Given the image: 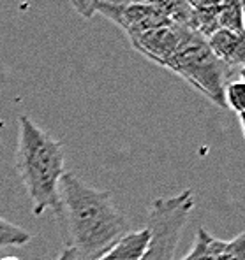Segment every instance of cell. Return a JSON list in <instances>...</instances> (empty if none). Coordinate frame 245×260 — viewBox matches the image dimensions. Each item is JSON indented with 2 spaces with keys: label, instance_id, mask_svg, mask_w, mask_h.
<instances>
[{
  "label": "cell",
  "instance_id": "19",
  "mask_svg": "<svg viewBox=\"0 0 245 260\" xmlns=\"http://www.w3.org/2000/svg\"><path fill=\"white\" fill-rule=\"evenodd\" d=\"M236 74H238V76H240V78H242V81L245 83V67H242V69H240V71H238V72H236Z\"/></svg>",
  "mask_w": 245,
  "mask_h": 260
},
{
  "label": "cell",
  "instance_id": "6",
  "mask_svg": "<svg viewBox=\"0 0 245 260\" xmlns=\"http://www.w3.org/2000/svg\"><path fill=\"white\" fill-rule=\"evenodd\" d=\"M223 0H177L170 20L208 39L219 30V13Z\"/></svg>",
  "mask_w": 245,
  "mask_h": 260
},
{
  "label": "cell",
  "instance_id": "5",
  "mask_svg": "<svg viewBox=\"0 0 245 260\" xmlns=\"http://www.w3.org/2000/svg\"><path fill=\"white\" fill-rule=\"evenodd\" d=\"M97 13L115 23L124 34H127L129 41L170 21L164 11L150 6H115V4L99 2Z\"/></svg>",
  "mask_w": 245,
  "mask_h": 260
},
{
  "label": "cell",
  "instance_id": "15",
  "mask_svg": "<svg viewBox=\"0 0 245 260\" xmlns=\"http://www.w3.org/2000/svg\"><path fill=\"white\" fill-rule=\"evenodd\" d=\"M223 260H245V232L231 241H226Z\"/></svg>",
  "mask_w": 245,
  "mask_h": 260
},
{
  "label": "cell",
  "instance_id": "14",
  "mask_svg": "<svg viewBox=\"0 0 245 260\" xmlns=\"http://www.w3.org/2000/svg\"><path fill=\"white\" fill-rule=\"evenodd\" d=\"M101 2L115 4V6H150L164 11L166 16L170 18V13L175 4H177V0H101Z\"/></svg>",
  "mask_w": 245,
  "mask_h": 260
},
{
  "label": "cell",
  "instance_id": "9",
  "mask_svg": "<svg viewBox=\"0 0 245 260\" xmlns=\"http://www.w3.org/2000/svg\"><path fill=\"white\" fill-rule=\"evenodd\" d=\"M148 243H150V231L147 227L140 231H129L97 260H141Z\"/></svg>",
  "mask_w": 245,
  "mask_h": 260
},
{
  "label": "cell",
  "instance_id": "13",
  "mask_svg": "<svg viewBox=\"0 0 245 260\" xmlns=\"http://www.w3.org/2000/svg\"><path fill=\"white\" fill-rule=\"evenodd\" d=\"M224 104L226 109L235 111L236 114L245 113V83L229 81L224 88Z\"/></svg>",
  "mask_w": 245,
  "mask_h": 260
},
{
  "label": "cell",
  "instance_id": "2",
  "mask_svg": "<svg viewBox=\"0 0 245 260\" xmlns=\"http://www.w3.org/2000/svg\"><path fill=\"white\" fill-rule=\"evenodd\" d=\"M18 127L16 167L32 202V213L43 216L53 209L60 216V179L67 173L62 143L29 116H20Z\"/></svg>",
  "mask_w": 245,
  "mask_h": 260
},
{
  "label": "cell",
  "instance_id": "8",
  "mask_svg": "<svg viewBox=\"0 0 245 260\" xmlns=\"http://www.w3.org/2000/svg\"><path fill=\"white\" fill-rule=\"evenodd\" d=\"M206 41L213 55L233 72H238L245 67V34L219 28Z\"/></svg>",
  "mask_w": 245,
  "mask_h": 260
},
{
  "label": "cell",
  "instance_id": "12",
  "mask_svg": "<svg viewBox=\"0 0 245 260\" xmlns=\"http://www.w3.org/2000/svg\"><path fill=\"white\" fill-rule=\"evenodd\" d=\"M30 241H32V234L29 231L0 216V250L9 246H25Z\"/></svg>",
  "mask_w": 245,
  "mask_h": 260
},
{
  "label": "cell",
  "instance_id": "7",
  "mask_svg": "<svg viewBox=\"0 0 245 260\" xmlns=\"http://www.w3.org/2000/svg\"><path fill=\"white\" fill-rule=\"evenodd\" d=\"M183 28L185 26L170 20L155 26V28L148 30V32L141 34V36L134 37V39H131V44L145 58L164 67L170 56L175 53V49H177L180 39H182Z\"/></svg>",
  "mask_w": 245,
  "mask_h": 260
},
{
  "label": "cell",
  "instance_id": "10",
  "mask_svg": "<svg viewBox=\"0 0 245 260\" xmlns=\"http://www.w3.org/2000/svg\"><path fill=\"white\" fill-rule=\"evenodd\" d=\"M226 241L213 238L206 229L200 227L190 251L180 260H223Z\"/></svg>",
  "mask_w": 245,
  "mask_h": 260
},
{
  "label": "cell",
  "instance_id": "20",
  "mask_svg": "<svg viewBox=\"0 0 245 260\" xmlns=\"http://www.w3.org/2000/svg\"><path fill=\"white\" fill-rule=\"evenodd\" d=\"M0 260H20V258H16V257H4V258H0Z\"/></svg>",
  "mask_w": 245,
  "mask_h": 260
},
{
  "label": "cell",
  "instance_id": "11",
  "mask_svg": "<svg viewBox=\"0 0 245 260\" xmlns=\"http://www.w3.org/2000/svg\"><path fill=\"white\" fill-rule=\"evenodd\" d=\"M219 28L231 30L236 34H245L243 9L240 0H223L219 13Z\"/></svg>",
  "mask_w": 245,
  "mask_h": 260
},
{
  "label": "cell",
  "instance_id": "1",
  "mask_svg": "<svg viewBox=\"0 0 245 260\" xmlns=\"http://www.w3.org/2000/svg\"><path fill=\"white\" fill-rule=\"evenodd\" d=\"M60 216L78 260H97L131 231L127 216L113 204L112 192L87 185L74 173L60 179Z\"/></svg>",
  "mask_w": 245,
  "mask_h": 260
},
{
  "label": "cell",
  "instance_id": "4",
  "mask_svg": "<svg viewBox=\"0 0 245 260\" xmlns=\"http://www.w3.org/2000/svg\"><path fill=\"white\" fill-rule=\"evenodd\" d=\"M194 209V192L183 190L173 197H159L148 209L150 243L141 260H175L180 236Z\"/></svg>",
  "mask_w": 245,
  "mask_h": 260
},
{
  "label": "cell",
  "instance_id": "3",
  "mask_svg": "<svg viewBox=\"0 0 245 260\" xmlns=\"http://www.w3.org/2000/svg\"><path fill=\"white\" fill-rule=\"evenodd\" d=\"M164 69L180 76L217 108L226 109L224 88L235 72L213 55L208 41L200 34L183 28L182 39Z\"/></svg>",
  "mask_w": 245,
  "mask_h": 260
},
{
  "label": "cell",
  "instance_id": "17",
  "mask_svg": "<svg viewBox=\"0 0 245 260\" xmlns=\"http://www.w3.org/2000/svg\"><path fill=\"white\" fill-rule=\"evenodd\" d=\"M53 260H78V255H76V251L72 250L71 246H67L66 250H64L62 253L59 255V257L53 258Z\"/></svg>",
  "mask_w": 245,
  "mask_h": 260
},
{
  "label": "cell",
  "instance_id": "18",
  "mask_svg": "<svg viewBox=\"0 0 245 260\" xmlns=\"http://www.w3.org/2000/svg\"><path fill=\"white\" fill-rule=\"evenodd\" d=\"M238 118H240V125H242V130H243V137H245V113L238 114Z\"/></svg>",
  "mask_w": 245,
  "mask_h": 260
},
{
  "label": "cell",
  "instance_id": "16",
  "mask_svg": "<svg viewBox=\"0 0 245 260\" xmlns=\"http://www.w3.org/2000/svg\"><path fill=\"white\" fill-rule=\"evenodd\" d=\"M71 6L74 7V11L79 14V16L90 20L95 13H97V6L101 0H69Z\"/></svg>",
  "mask_w": 245,
  "mask_h": 260
}]
</instances>
